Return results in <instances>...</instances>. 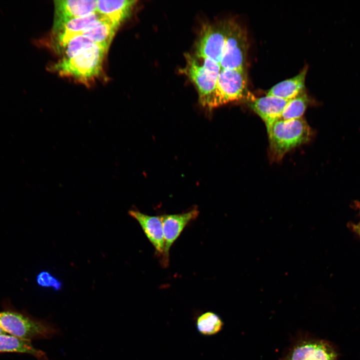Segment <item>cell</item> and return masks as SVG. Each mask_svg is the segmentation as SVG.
<instances>
[{
  "instance_id": "cell-11",
  "label": "cell",
  "mask_w": 360,
  "mask_h": 360,
  "mask_svg": "<svg viewBox=\"0 0 360 360\" xmlns=\"http://www.w3.org/2000/svg\"><path fill=\"white\" fill-rule=\"evenodd\" d=\"M104 17L96 12L84 16L53 24L54 41H60L73 35L80 34Z\"/></svg>"
},
{
  "instance_id": "cell-22",
  "label": "cell",
  "mask_w": 360,
  "mask_h": 360,
  "mask_svg": "<svg viewBox=\"0 0 360 360\" xmlns=\"http://www.w3.org/2000/svg\"><path fill=\"white\" fill-rule=\"evenodd\" d=\"M358 209L359 214H360V202L358 204Z\"/></svg>"
},
{
  "instance_id": "cell-17",
  "label": "cell",
  "mask_w": 360,
  "mask_h": 360,
  "mask_svg": "<svg viewBox=\"0 0 360 360\" xmlns=\"http://www.w3.org/2000/svg\"><path fill=\"white\" fill-rule=\"evenodd\" d=\"M224 323L220 318L212 312H206L199 316L196 321L198 330L204 336H212L220 332Z\"/></svg>"
},
{
  "instance_id": "cell-3",
  "label": "cell",
  "mask_w": 360,
  "mask_h": 360,
  "mask_svg": "<svg viewBox=\"0 0 360 360\" xmlns=\"http://www.w3.org/2000/svg\"><path fill=\"white\" fill-rule=\"evenodd\" d=\"M0 327L12 336L30 341L36 338H50L60 332L52 324L10 311L0 312Z\"/></svg>"
},
{
  "instance_id": "cell-2",
  "label": "cell",
  "mask_w": 360,
  "mask_h": 360,
  "mask_svg": "<svg viewBox=\"0 0 360 360\" xmlns=\"http://www.w3.org/2000/svg\"><path fill=\"white\" fill-rule=\"evenodd\" d=\"M272 156L280 160L292 149L308 141L312 131L301 118L284 120L279 119L267 130Z\"/></svg>"
},
{
  "instance_id": "cell-1",
  "label": "cell",
  "mask_w": 360,
  "mask_h": 360,
  "mask_svg": "<svg viewBox=\"0 0 360 360\" xmlns=\"http://www.w3.org/2000/svg\"><path fill=\"white\" fill-rule=\"evenodd\" d=\"M108 50L94 43L70 58L60 60L50 68L61 76L88 84L100 75Z\"/></svg>"
},
{
  "instance_id": "cell-15",
  "label": "cell",
  "mask_w": 360,
  "mask_h": 360,
  "mask_svg": "<svg viewBox=\"0 0 360 360\" xmlns=\"http://www.w3.org/2000/svg\"><path fill=\"white\" fill-rule=\"evenodd\" d=\"M0 352H16L31 354L38 360H48L46 353L36 348L30 340L6 334H0Z\"/></svg>"
},
{
  "instance_id": "cell-7",
  "label": "cell",
  "mask_w": 360,
  "mask_h": 360,
  "mask_svg": "<svg viewBox=\"0 0 360 360\" xmlns=\"http://www.w3.org/2000/svg\"><path fill=\"white\" fill-rule=\"evenodd\" d=\"M332 346L323 340H309L295 344L281 360H336Z\"/></svg>"
},
{
  "instance_id": "cell-5",
  "label": "cell",
  "mask_w": 360,
  "mask_h": 360,
  "mask_svg": "<svg viewBox=\"0 0 360 360\" xmlns=\"http://www.w3.org/2000/svg\"><path fill=\"white\" fill-rule=\"evenodd\" d=\"M248 46L246 30L235 20H230L223 54L218 64L220 70L245 68Z\"/></svg>"
},
{
  "instance_id": "cell-21",
  "label": "cell",
  "mask_w": 360,
  "mask_h": 360,
  "mask_svg": "<svg viewBox=\"0 0 360 360\" xmlns=\"http://www.w3.org/2000/svg\"><path fill=\"white\" fill-rule=\"evenodd\" d=\"M6 332H5L0 327V334H6Z\"/></svg>"
},
{
  "instance_id": "cell-16",
  "label": "cell",
  "mask_w": 360,
  "mask_h": 360,
  "mask_svg": "<svg viewBox=\"0 0 360 360\" xmlns=\"http://www.w3.org/2000/svg\"><path fill=\"white\" fill-rule=\"evenodd\" d=\"M94 44L86 37L76 34L72 36L66 38L54 41V48L61 56L60 60L70 58L80 50L92 45Z\"/></svg>"
},
{
  "instance_id": "cell-9",
  "label": "cell",
  "mask_w": 360,
  "mask_h": 360,
  "mask_svg": "<svg viewBox=\"0 0 360 360\" xmlns=\"http://www.w3.org/2000/svg\"><path fill=\"white\" fill-rule=\"evenodd\" d=\"M54 24L84 16L96 12L95 0H56L54 1Z\"/></svg>"
},
{
  "instance_id": "cell-19",
  "label": "cell",
  "mask_w": 360,
  "mask_h": 360,
  "mask_svg": "<svg viewBox=\"0 0 360 360\" xmlns=\"http://www.w3.org/2000/svg\"><path fill=\"white\" fill-rule=\"evenodd\" d=\"M38 285L42 287L52 288L54 290H59L62 288V282L50 272L42 271L39 273L36 278Z\"/></svg>"
},
{
  "instance_id": "cell-10",
  "label": "cell",
  "mask_w": 360,
  "mask_h": 360,
  "mask_svg": "<svg viewBox=\"0 0 360 360\" xmlns=\"http://www.w3.org/2000/svg\"><path fill=\"white\" fill-rule=\"evenodd\" d=\"M289 100L266 95L252 99L248 105L264 122L268 130L274 122L280 118Z\"/></svg>"
},
{
  "instance_id": "cell-4",
  "label": "cell",
  "mask_w": 360,
  "mask_h": 360,
  "mask_svg": "<svg viewBox=\"0 0 360 360\" xmlns=\"http://www.w3.org/2000/svg\"><path fill=\"white\" fill-rule=\"evenodd\" d=\"M248 77L245 68L221 70L210 108L249 96Z\"/></svg>"
},
{
  "instance_id": "cell-12",
  "label": "cell",
  "mask_w": 360,
  "mask_h": 360,
  "mask_svg": "<svg viewBox=\"0 0 360 360\" xmlns=\"http://www.w3.org/2000/svg\"><path fill=\"white\" fill-rule=\"evenodd\" d=\"M136 2L132 0H96V12L120 26L128 16Z\"/></svg>"
},
{
  "instance_id": "cell-8",
  "label": "cell",
  "mask_w": 360,
  "mask_h": 360,
  "mask_svg": "<svg viewBox=\"0 0 360 360\" xmlns=\"http://www.w3.org/2000/svg\"><path fill=\"white\" fill-rule=\"evenodd\" d=\"M128 214L138 222L144 234L154 248L156 254L162 258L164 242L160 216H149L136 208L130 210Z\"/></svg>"
},
{
  "instance_id": "cell-20",
  "label": "cell",
  "mask_w": 360,
  "mask_h": 360,
  "mask_svg": "<svg viewBox=\"0 0 360 360\" xmlns=\"http://www.w3.org/2000/svg\"><path fill=\"white\" fill-rule=\"evenodd\" d=\"M348 226L353 232L360 236V222L356 224L350 223L348 224Z\"/></svg>"
},
{
  "instance_id": "cell-18",
  "label": "cell",
  "mask_w": 360,
  "mask_h": 360,
  "mask_svg": "<svg viewBox=\"0 0 360 360\" xmlns=\"http://www.w3.org/2000/svg\"><path fill=\"white\" fill-rule=\"evenodd\" d=\"M308 100L305 92L290 100L285 106L280 119L288 120L301 118L306 108Z\"/></svg>"
},
{
  "instance_id": "cell-14",
  "label": "cell",
  "mask_w": 360,
  "mask_h": 360,
  "mask_svg": "<svg viewBox=\"0 0 360 360\" xmlns=\"http://www.w3.org/2000/svg\"><path fill=\"white\" fill-rule=\"evenodd\" d=\"M120 26L104 17L94 25L84 30L82 35L92 42L108 48Z\"/></svg>"
},
{
  "instance_id": "cell-13",
  "label": "cell",
  "mask_w": 360,
  "mask_h": 360,
  "mask_svg": "<svg viewBox=\"0 0 360 360\" xmlns=\"http://www.w3.org/2000/svg\"><path fill=\"white\" fill-rule=\"evenodd\" d=\"M308 68L305 67L296 76L273 86L266 95L289 100L304 92L305 78Z\"/></svg>"
},
{
  "instance_id": "cell-6",
  "label": "cell",
  "mask_w": 360,
  "mask_h": 360,
  "mask_svg": "<svg viewBox=\"0 0 360 360\" xmlns=\"http://www.w3.org/2000/svg\"><path fill=\"white\" fill-rule=\"evenodd\" d=\"M199 210L194 208L186 212L160 216L163 229L164 247L161 264L166 268L169 262L170 250L186 226L196 218Z\"/></svg>"
}]
</instances>
